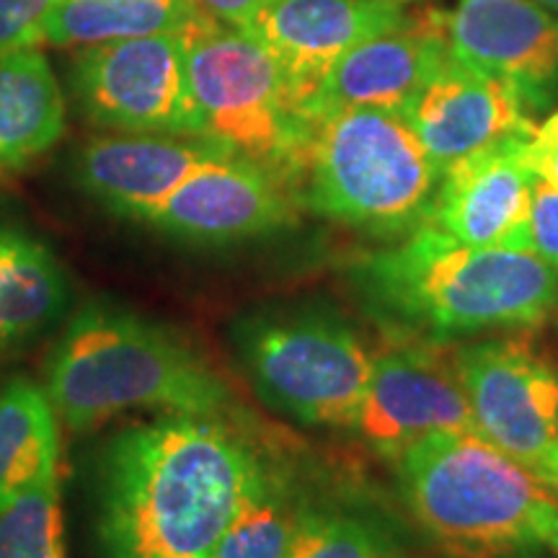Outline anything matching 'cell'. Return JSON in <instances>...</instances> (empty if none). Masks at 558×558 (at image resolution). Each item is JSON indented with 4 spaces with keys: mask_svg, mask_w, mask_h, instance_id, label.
Listing matches in <instances>:
<instances>
[{
    "mask_svg": "<svg viewBox=\"0 0 558 558\" xmlns=\"http://www.w3.org/2000/svg\"><path fill=\"white\" fill-rule=\"evenodd\" d=\"M295 215L290 179L226 156L202 166L150 215V226L197 243H230L288 226Z\"/></svg>",
    "mask_w": 558,
    "mask_h": 558,
    "instance_id": "cell-15",
    "label": "cell"
},
{
    "mask_svg": "<svg viewBox=\"0 0 558 558\" xmlns=\"http://www.w3.org/2000/svg\"><path fill=\"white\" fill-rule=\"evenodd\" d=\"M527 156L535 173L548 184L558 186V114L541 124L538 132L530 140Z\"/></svg>",
    "mask_w": 558,
    "mask_h": 558,
    "instance_id": "cell-27",
    "label": "cell"
},
{
    "mask_svg": "<svg viewBox=\"0 0 558 558\" xmlns=\"http://www.w3.org/2000/svg\"><path fill=\"white\" fill-rule=\"evenodd\" d=\"M303 514L292 505L288 488L264 476L209 558H288Z\"/></svg>",
    "mask_w": 558,
    "mask_h": 558,
    "instance_id": "cell-22",
    "label": "cell"
},
{
    "mask_svg": "<svg viewBox=\"0 0 558 558\" xmlns=\"http://www.w3.org/2000/svg\"><path fill=\"white\" fill-rule=\"evenodd\" d=\"M357 427L393 460L429 437L476 432L456 349L437 339L388 341L369 365Z\"/></svg>",
    "mask_w": 558,
    "mask_h": 558,
    "instance_id": "cell-9",
    "label": "cell"
},
{
    "mask_svg": "<svg viewBox=\"0 0 558 558\" xmlns=\"http://www.w3.org/2000/svg\"><path fill=\"white\" fill-rule=\"evenodd\" d=\"M386 543L367 522L347 514L305 512L288 558H380Z\"/></svg>",
    "mask_w": 558,
    "mask_h": 558,
    "instance_id": "cell-24",
    "label": "cell"
},
{
    "mask_svg": "<svg viewBox=\"0 0 558 558\" xmlns=\"http://www.w3.org/2000/svg\"><path fill=\"white\" fill-rule=\"evenodd\" d=\"M450 52L473 70L514 83L533 109L548 104L558 26L530 0H460L448 24Z\"/></svg>",
    "mask_w": 558,
    "mask_h": 558,
    "instance_id": "cell-16",
    "label": "cell"
},
{
    "mask_svg": "<svg viewBox=\"0 0 558 558\" xmlns=\"http://www.w3.org/2000/svg\"><path fill=\"white\" fill-rule=\"evenodd\" d=\"M60 416L37 383L0 388V509L58 476Z\"/></svg>",
    "mask_w": 558,
    "mask_h": 558,
    "instance_id": "cell-19",
    "label": "cell"
},
{
    "mask_svg": "<svg viewBox=\"0 0 558 558\" xmlns=\"http://www.w3.org/2000/svg\"><path fill=\"white\" fill-rule=\"evenodd\" d=\"M530 241L533 254L558 271V186L538 177L530 205Z\"/></svg>",
    "mask_w": 558,
    "mask_h": 558,
    "instance_id": "cell-26",
    "label": "cell"
},
{
    "mask_svg": "<svg viewBox=\"0 0 558 558\" xmlns=\"http://www.w3.org/2000/svg\"><path fill=\"white\" fill-rule=\"evenodd\" d=\"M241 352L271 407L311 427H357L373 360L344 320L320 313L254 320Z\"/></svg>",
    "mask_w": 558,
    "mask_h": 558,
    "instance_id": "cell-7",
    "label": "cell"
},
{
    "mask_svg": "<svg viewBox=\"0 0 558 558\" xmlns=\"http://www.w3.org/2000/svg\"><path fill=\"white\" fill-rule=\"evenodd\" d=\"M362 288L396 329L427 339L535 326L558 305V271L533 251L481 248L424 220L360 269Z\"/></svg>",
    "mask_w": 558,
    "mask_h": 558,
    "instance_id": "cell-2",
    "label": "cell"
},
{
    "mask_svg": "<svg viewBox=\"0 0 558 558\" xmlns=\"http://www.w3.org/2000/svg\"><path fill=\"white\" fill-rule=\"evenodd\" d=\"M530 140L505 137L456 160L439 177L429 220L469 246L533 251L530 205L538 173L527 156Z\"/></svg>",
    "mask_w": 558,
    "mask_h": 558,
    "instance_id": "cell-12",
    "label": "cell"
},
{
    "mask_svg": "<svg viewBox=\"0 0 558 558\" xmlns=\"http://www.w3.org/2000/svg\"><path fill=\"white\" fill-rule=\"evenodd\" d=\"M543 3H550V5H558V0H543Z\"/></svg>",
    "mask_w": 558,
    "mask_h": 558,
    "instance_id": "cell-31",
    "label": "cell"
},
{
    "mask_svg": "<svg viewBox=\"0 0 558 558\" xmlns=\"http://www.w3.org/2000/svg\"><path fill=\"white\" fill-rule=\"evenodd\" d=\"M65 132V99L39 47L0 58V179L45 156Z\"/></svg>",
    "mask_w": 558,
    "mask_h": 558,
    "instance_id": "cell-18",
    "label": "cell"
},
{
    "mask_svg": "<svg viewBox=\"0 0 558 558\" xmlns=\"http://www.w3.org/2000/svg\"><path fill=\"white\" fill-rule=\"evenodd\" d=\"M548 546H550V548H554V550H556V554H558V533L554 535V538H550V541H548Z\"/></svg>",
    "mask_w": 558,
    "mask_h": 558,
    "instance_id": "cell-30",
    "label": "cell"
},
{
    "mask_svg": "<svg viewBox=\"0 0 558 558\" xmlns=\"http://www.w3.org/2000/svg\"><path fill=\"white\" fill-rule=\"evenodd\" d=\"M68 277L45 243L0 228V349L32 337L60 316Z\"/></svg>",
    "mask_w": 558,
    "mask_h": 558,
    "instance_id": "cell-20",
    "label": "cell"
},
{
    "mask_svg": "<svg viewBox=\"0 0 558 558\" xmlns=\"http://www.w3.org/2000/svg\"><path fill=\"white\" fill-rule=\"evenodd\" d=\"M476 432L535 476L558 445V367L527 339L456 349Z\"/></svg>",
    "mask_w": 558,
    "mask_h": 558,
    "instance_id": "cell-10",
    "label": "cell"
},
{
    "mask_svg": "<svg viewBox=\"0 0 558 558\" xmlns=\"http://www.w3.org/2000/svg\"><path fill=\"white\" fill-rule=\"evenodd\" d=\"M45 393L75 432L137 409L209 416L226 403L218 378L177 337L107 305L70 320L47 365Z\"/></svg>",
    "mask_w": 558,
    "mask_h": 558,
    "instance_id": "cell-3",
    "label": "cell"
},
{
    "mask_svg": "<svg viewBox=\"0 0 558 558\" xmlns=\"http://www.w3.org/2000/svg\"><path fill=\"white\" fill-rule=\"evenodd\" d=\"M538 478L546 481L548 486L558 488V445H556L554 450H550V456L546 458V463H543Z\"/></svg>",
    "mask_w": 558,
    "mask_h": 558,
    "instance_id": "cell-29",
    "label": "cell"
},
{
    "mask_svg": "<svg viewBox=\"0 0 558 558\" xmlns=\"http://www.w3.org/2000/svg\"><path fill=\"white\" fill-rule=\"evenodd\" d=\"M58 0H0V58L45 41Z\"/></svg>",
    "mask_w": 558,
    "mask_h": 558,
    "instance_id": "cell-25",
    "label": "cell"
},
{
    "mask_svg": "<svg viewBox=\"0 0 558 558\" xmlns=\"http://www.w3.org/2000/svg\"><path fill=\"white\" fill-rule=\"evenodd\" d=\"M403 13L399 0H269L243 32L277 62L292 109L305 122L333 65L362 39L393 29Z\"/></svg>",
    "mask_w": 558,
    "mask_h": 558,
    "instance_id": "cell-11",
    "label": "cell"
},
{
    "mask_svg": "<svg viewBox=\"0 0 558 558\" xmlns=\"http://www.w3.org/2000/svg\"><path fill=\"white\" fill-rule=\"evenodd\" d=\"M399 460L403 499L456 558H501L558 533V494L478 432L437 435Z\"/></svg>",
    "mask_w": 558,
    "mask_h": 558,
    "instance_id": "cell-4",
    "label": "cell"
},
{
    "mask_svg": "<svg viewBox=\"0 0 558 558\" xmlns=\"http://www.w3.org/2000/svg\"><path fill=\"white\" fill-rule=\"evenodd\" d=\"M233 153L202 137L130 135L99 137L83 148L78 177L83 190L135 220L150 215L202 166Z\"/></svg>",
    "mask_w": 558,
    "mask_h": 558,
    "instance_id": "cell-17",
    "label": "cell"
},
{
    "mask_svg": "<svg viewBox=\"0 0 558 558\" xmlns=\"http://www.w3.org/2000/svg\"><path fill=\"white\" fill-rule=\"evenodd\" d=\"M75 90L86 114L104 128L130 135L199 137L179 34L86 47L75 60Z\"/></svg>",
    "mask_w": 558,
    "mask_h": 558,
    "instance_id": "cell-8",
    "label": "cell"
},
{
    "mask_svg": "<svg viewBox=\"0 0 558 558\" xmlns=\"http://www.w3.org/2000/svg\"><path fill=\"white\" fill-rule=\"evenodd\" d=\"M300 177L324 218L396 233L429 220L439 173L401 111L352 107L311 124Z\"/></svg>",
    "mask_w": 558,
    "mask_h": 558,
    "instance_id": "cell-5",
    "label": "cell"
},
{
    "mask_svg": "<svg viewBox=\"0 0 558 558\" xmlns=\"http://www.w3.org/2000/svg\"><path fill=\"white\" fill-rule=\"evenodd\" d=\"M197 11L190 0H58L45 41L96 47L107 41L177 34Z\"/></svg>",
    "mask_w": 558,
    "mask_h": 558,
    "instance_id": "cell-21",
    "label": "cell"
},
{
    "mask_svg": "<svg viewBox=\"0 0 558 558\" xmlns=\"http://www.w3.org/2000/svg\"><path fill=\"white\" fill-rule=\"evenodd\" d=\"M190 3L207 16L222 21V24L246 29L269 0H190Z\"/></svg>",
    "mask_w": 558,
    "mask_h": 558,
    "instance_id": "cell-28",
    "label": "cell"
},
{
    "mask_svg": "<svg viewBox=\"0 0 558 558\" xmlns=\"http://www.w3.org/2000/svg\"><path fill=\"white\" fill-rule=\"evenodd\" d=\"M264 476L209 416L166 414L122 432L101 463V558H209Z\"/></svg>",
    "mask_w": 558,
    "mask_h": 558,
    "instance_id": "cell-1",
    "label": "cell"
},
{
    "mask_svg": "<svg viewBox=\"0 0 558 558\" xmlns=\"http://www.w3.org/2000/svg\"><path fill=\"white\" fill-rule=\"evenodd\" d=\"M399 3H403V0H399Z\"/></svg>",
    "mask_w": 558,
    "mask_h": 558,
    "instance_id": "cell-32",
    "label": "cell"
},
{
    "mask_svg": "<svg viewBox=\"0 0 558 558\" xmlns=\"http://www.w3.org/2000/svg\"><path fill=\"white\" fill-rule=\"evenodd\" d=\"M177 34L186 50L199 137L298 179L311 128L292 109L271 54L248 32L199 9Z\"/></svg>",
    "mask_w": 558,
    "mask_h": 558,
    "instance_id": "cell-6",
    "label": "cell"
},
{
    "mask_svg": "<svg viewBox=\"0 0 558 558\" xmlns=\"http://www.w3.org/2000/svg\"><path fill=\"white\" fill-rule=\"evenodd\" d=\"M525 94L505 78L481 73L448 54L414 101L403 109L439 177L460 158L505 137H533Z\"/></svg>",
    "mask_w": 558,
    "mask_h": 558,
    "instance_id": "cell-14",
    "label": "cell"
},
{
    "mask_svg": "<svg viewBox=\"0 0 558 558\" xmlns=\"http://www.w3.org/2000/svg\"><path fill=\"white\" fill-rule=\"evenodd\" d=\"M450 16L435 5L403 13L393 29L373 34L341 58L305 111V122L339 109L401 111L450 54Z\"/></svg>",
    "mask_w": 558,
    "mask_h": 558,
    "instance_id": "cell-13",
    "label": "cell"
},
{
    "mask_svg": "<svg viewBox=\"0 0 558 558\" xmlns=\"http://www.w3.org/2000/svg\"><path fill=\"white\" fill-rule=\"evenodd\" d=\"M0 558H70L60 473L0 509Z\"/></svg>",
    "mask_w": 558,
    "mask_h": 558,
    "instance_id": "cell-23",
    "label": "cell"
}]
</instances>
